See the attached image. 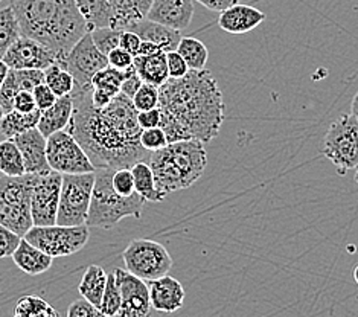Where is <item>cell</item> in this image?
I'll return each mask as SVG.
<instances>
[{
	"mask_svg": "<svg viewBox=\"0 0 358 317\" xmlns=\"http://www.w3.org/2000/svg\"><path fill=\"white\" fill-rule=\"evenodd\" d=\"M73 115L66 132L86 151L96 169L131 168L148 162L151 153L141 143L139 111L124 93L98 108L92 102V90H73Z\"/></svg>",
	"mask_w": 358,
	"mask_h": 317,
	"instance_id": "6da1fadb",
	"label": "cell"
},
{
	"mask_svg": "<svg viewBox=\"0 0 358 317\" xmlns=\"http://www.w3.org/2000/svg\"><path fill=\"white\" fill-rule=\"evenodd\" d=\"M160 128L168 143L215 139L224 122V98L209 71H189L183 78H169L159 89Z\"/></svg>",
	"mask_w": 358,
	"mask_h": 317,
	"instance_id": "7a4b0ae2",
	"label": "cell"
},
{
	"mask_svg": "<svg viewBox=\"0 0 358 317\" xmlns=\"http://www.w3.org/2000/svg\"><path fill=\"white\" fill-rule=\"evenodd\" d=\"M23 37L38 41L58 62L89 32L73 0H11Z\"/></svg>",
	"mask_w": 358,
	"mask_h": 317,
	"instance_id": "3957f363",
	"label": "cell"
},
{
	"mask_svg": "<svg viewBox=\"0 0 358 317\" xmlns=\"http://www.w3.org/2000/svg\"><path fill=\"white\" fill-rule=\"evenodd\" d=\"M148 165L159 192L166 197L197 182L206 169L208 153L204 143L197 139L173 142L151 153Z\"/></svg>",
	"mask_w": 358,
	"mask_h": 317,
	"instance_id": "277c9868",
	"label": "cell"
},
{
	"mask_svg": "<svg viewBox=\"0 0 358 317\" xmlns=\"http://www.w3.org/2000/svg\"><path fill=\"white\" fill-rule=\"evenodd\" d=\"M113 169H98L95 173V186H93L90 209L86 225L89 227L112 229L119 221L133 217H142L145 200L138 192L130 197L119 195L112 185Z\"/></svg>",
	"mask_w": 358,
	"mask_h": 317,
	"instance_id": "5b68a950",
	"label": "cell"
},
{
	"mask_svg": "<svg viewBox=\"0 0 358 317\" xmlns=\"http://www.w3.org/2000/svg\"><path fill=\"white\" fill-rule=\"evenodd\" d=\"M36 176L0 177V223L17 235L24 237L34 227L31 195Z\"/></svg>",
	"mask_w": 358,
	"mask_h": 317,
	"instance_id": "8992f818",
	"label": "cell"
},
{
	"mask_svg": "<svg viewBox=\"0 0 358 317\" xmlns=\"http://www.w3.org/2000/svg\"><path fill=\"white\" fill-rule=\"evenodd\" d=\"M322 153L340 174L358 165V122L351 113L340 115L332 122L322 143Z\"/></svg>",
	"mask_w": 358,
	"mask_h": 317,
	"instance_id": "52a82bcc",
	"label": "cell"
},
{
	"mask_svg": "<svg viewBox=\"0 0 358 317\" xmlns=\"http://www.w3.org/2000/svg\"><path fill=\"white\" fill-rule=\"evenodd\" d=\"M125 270L145 282L166 276L173 269V258L166 248L147 238L133 239L122 253Z\"/></svg>",
	"mask_w": 358,
	"mask_h": 317,
	"instance_id": "ba28073f",
	"label": "cell"
},
{
	"mask_svg": "<svg viewBox=\"0 0 358 317\" xmlns=\"http://www.w3.org/2000/svg\"><path fill=\"white\" fill-rule=\"evenodd\" d=\"M93 186H95V173L63 174L57 225L59 226L86 225L89 209H90Z\"/></svg>",
	"mask_w": 358,
	"mask_h": 317,
	"instance_id": "9c48e42d",
	"label": "cell"
},
{
	"mask_svg": "<svg viewBox=\"0 0 358 317\" xmlns=\"http://www.w3.org/2000/svg\"><path fill=\"white\" fill-rule=\"evenodd\" d=\"M89 226H34L23 238L50 258L78 253L89 241Z\"/></svg>",
	"mask_w": 358,
	"mask_h": 317,
	"instance_id": "30bf717a",
	"label": "cell"
},
{
	"mask_svg": "<svg viewBox=\"0 0 358 317\" xmlns=\"http://www.w3.org/2000/svg\"><path fill=\"white\" fill-rule=\"evenodd\" d=\"M62 64L75 80L73 90H92V80L99 71L108 66V58L95 46L92 40V34L87 32L71 52L59 59Z\"/></svg>",
	"mask_w": 358,
	"mask_h": 317,
	"instance_id": "8fae6325",
	"label": "cell"
},
{
	"mask_svg": "<svg viewBox=\"0 0 358 317\" xmlns=\"http://www.w3.org/2000/svg\"><path fill=\"white\" fill-rule=\"evenodd\" d=\"M46 150L50 169L59 174H89L98 171L78 141L66 130L49 136Z\"/></svg>",
	"mask_w": 358,
	"mask_h": 317,
	"instance_id": "7c38bea8",
	"label": "cell"
},
{
	"mask_svg": "<svg viewBox=\"0 0 358 317\" xmlns=\"http://www.w3.org/2000/svg\"><path fill=\"white\" fill-rule=\"evenodd\" d=\"M62 183L63 174L57 171L36 176L31 195V216L34 226L57 225Z\"/></svg>",
	"mask_w": 358,
	"mask_h": 317,
	"instance_id": "4fadbf2b",
	"label": "cell"
},
{
	"mask_svg": "<svg viewBox=\"0 0 358 317\" xmlns=\"http://www.w3.org/2000/svg\"><path fill=\"white\" fill-rule=\"evenodd\" d=\"M113 275L122 295L119 317H151L152 305L147 282L131 275L125 269H116Z\"/></svg>",
	"mask_w": 358,
	"mask_h": 317,
	"instance_id": "5bb4252c",
	"label": "cell"
},
{
	"mask_svg": "<svg viewBox=\"0 0 358 317\" xmlns=\"http://www.w3.org/2000/svg\"><path fill=\"white\" fill-rule=\"evenodd\" d=\"M3 62L14 71H46L48 67L58 63V58L52 50L40 45L38 41L22 36L8 50Z\"/></svg>",
	"mask_w": 358,
	"mask_h": 317,
	"instance_id": "9a60e30c",
	"label": "cell"
},
{
	"mask_svg": "<svg viewBox=\"0 0 358 317\" xmlns=\"http://www.w3.org/2000/svg\"><path fill=\"white\" fill-rule=\"evenodd\" d=\"M17 147H19L22 157L24 162V169L27 174H48L50 173V167L48 162V150L45 138L38 128H32V130L15 136L13 139Z\"/></svg>",
	"mask_w": 358,
	"mask_h": 317,
	"instance_id": "2e32d148",
	"label": "cell"
},
{
	"mask_svg": "<svg viewBox=\"0 0 358 317\" xmlns=\"http://www.w3.org/2000/svg\"><path fill=\"white\" fill-rule=\"evenodd\" d=\"M194 17V0H155L147 19L176 31L189 27Z\"/></svg>",
	"mask_w": 358,
	"mask_h": 317,
	"instance_id": "e0dca14e",
	"label": "cell"
},
{
	"mask_svg": "<svg viewBox=\"0 0 358 317\" xmlns=\"http://www.w3.org/2000/svg\"><path fill=\"white\" fill-rule=\"evenodd\" d=\"M148 288L152 310L160 313H174L183 307L186 293L180 281L176 278L166 275L156 281H150Z\"/></svg>",
	"mask_w": 358,
	"mask_h": 317,
	"instance_id": "ac0fdd59",
	"label": "cell"
},
{
	"mask_svg": "<svg viewBox=\"0 0 358 317\" xmlns=\"http://www.w3.org/2000/svg\"><path fill=\"white\" fill-rule=\"evenodd\" d=\"M264 20H266V14L259 11L258 8L236 3L220 13L218 27L227 34L240 36V34H247L258 28Z\"/></svg>",
	"mask_w": 358,
	"mask_h": 317,
	"instance_id": "d6986e66",
	"label": "cell"
},
{
	"mask_svg": "<svg viewBox=\"0 0 358 317\" xmlns=\"http://www.w3.org/2000/svg\"><path fill=\"white\" fill-rule=\"evenodd\" d=\"M152 2L155 0H108L112 8V28L127 31L145 20Z\"/></svg>",
	"mask_w": 358,
	"mask_h": 317,
	"instance_id": "ffe728a7",
	"label": "cell"
},
{
	"mask_svg": "<svg viewBox=\"0 0 358 317\" xmlns=\"http://www.w3.org/2000/svg\"><path fill=\"white\" fill-rule=\"evenodd\" d=\"M127 31L138 34L142 41L155 43V45H157L165 54L177 50L178 43H180L183 37L180 31L164 27V24H159L148 19L139 22L138 24H133V27Z\"/></svg>",
	"mask_w": 358,
	"mask_h": 317,
	"instance_id": "44dd1931",
	"label": "cell"
},
{
	"mask_svg": "<svg viewBox=\"0 0 358 317\" xmlns=\"http://www.w3.org/2000/svg\"><path fill=\"white\" fill-rule=\"evenodd\" d=\"M72 115H73L72 95L58 98L52 107H49L48 110L41 111L37 128L41 132V134H43L48 139L49 136L66 130V127L71 122Z\"/></svg>",
	"mask_w": 358,
	"mask_h": 317,
	"instance_id": "7402d4cb",
	"label": "cell"
},
{
	"mask_svg": "<svg viewBox=\"0 0 358 317\" xmlns=\"http://www.w3.org/2000/svg\"><path fill=\"white\" fill-rule=\"evenodd\" d=\"M11 258L17 267L31 276H37L48 272L54 260L45 252H41L36 246L28 243L24 238H22V243L17 247V251L13 253Z\"/></svg>",
	"mask_w": 358,
	"mask_h": 317,
	"instance_id": "603a6c76",
	"label": "cell"
},
{
	"mask_svg": "<svg viewBox=\"0 0 358 317\" xmlns=\"http://www.w3.org/2000/svg\"><path fill=\"white\" fill-rule=\"evenodd\" d=\"M133 66L136 72L141 76V80L147 84L162 87L169 80L166 54L159 52L150 57H134Z\"/></svg>",
	"mask_w": 358,
	"mask_h": 317,
	"instance_id": "cb8c5ba5",
	"label": "cell"
},
{
	"mask_svg": "<svg viewBox=\"0 0 358 317\" xmlns=\"http://www.w3.org/2000/svg\"><path fill=\"white\" fill-rule=\"evenodd\" d=\"M84 20L87 22L89 32L98 28H112V8L108 0H73Z\"/></svg>",
	"mask_w": 358,
	"mask_h": 317,
	"instance_id": "d4e9b609",
	"label": "cell"
},
{
	"mask_svg": "<svg viewBox=\"0 0 358 317\" xmlns=\"http://www.w3.org/2000/svg\"><path fill=\"white\" fill-rule=\"evenodd\" d=\"M107 278L108 275L104 272V269L99 267V265H89L86 272H84L78 287L83 299H86L92 305L99 308L102 296H104L106 291Z\"/></svg>",
	"mask_w": 358,
	"mask_h": 317,
	"instance_id": "484cf974",
	"label": "cell"
},
{
	"mask_svg": "<svg viewBox=\"0 0 358 317\" xmlns=\"http://www.w3.org/2000/svg\"><path fill=\"white\" fill-rule=\"evenodd\" d=\"M40 116L41 110H36L32 113H20V111L13 110L0 119V133L6 139H14L15 136L27 133L32 130V128H37Z\"/></svg>",
	"mask_w": 358,
	"mask_h": 317,
	"instance_id": "4316f807",
	"label": "cell"
},
{
	"mask_svg": "<svg viewBox=\"0 0 358 317\" xmlns=\"http://www.w3.org/2000/svg\"><path fill=\"white\" fill-rule=\"evenodd\" d=\"M133 177H134V191L141 197H143L147 202L159 203L165 199L156 186V178L152 174V169L148 165V162H139L134 167H131Z\"/></svg>",
	"mask_w": 358,
	"mask_h": 317,
	"instance_id": "83f0119b",
	"label": "cell"
},
{
	"mask_svg": "<svg viewBox=\"0 0 358 317\" xmlns=\"http://www.w3.org/2000/svg\"><path fill=\"white\" fill-rule=\"evenodd\" d=\"M177 52L183 57L189 71H204L206 67L209 50L203 41L195 37H182L178 43Z\"/></svg>",
	"mask_w": 358,
	"mask_h": 317,
	"instance_id": "f1b7e54d",
	"label": "cell"
},
{
	"mask_svg": "<svg viewBox=\"0 0 358 317\" xmlns=\"http://www.w3.org/2000/svg\"><path fill=\"white\" fill-rule=\"evenodd\" d=\"M0 173L10 177H20L27 174L22 153L13 139L0 142Z\"/></svg>",
	"mask_w": 358,
	"mask_h": 317,
	"instance_id": "f546056e",
	"label": "cell"
},
{
	"mask_svg": "<svg viewBox=\"0 0 358 317\" xmlns=\"http://www.w3.org/2000/svg\"><path fill=\"white\" fill-rule=\"evenodd\" d=\"M22 37V31L11 6L0 10V59H3L8 50Z\"/></svg>",
	"mask_w": 358,
	"mask_h": 317,
	"instance_id": "4dcf8cb0",
	"label": "cell"
},
{
	"mask_svg": "<svg viewBox=\"0 0 358 317\" xmlns=\"http://www.w3.org/2000/svg\"><path fill=\"white\" fill-rule=\"evenodd\" d=\"M13 317H59V314L45 299L28 295L17 301Z\"/></svg>",
	"mask_w": 358,
	"mask_h": 317,
	"instance_id": "1f68e13d",
	"label": "cell"
},
{
	"mask_svg": "<svg viewBox=\"0 0 358 317\" xmlns=\"http://www.w3.org/2000/svg\"><path fill=\"white\" fill-rule=\"evenodd\" d=\"M45 83L49 85L57 98L69 97L75 89V80L73 76L67 72L62 64H52L45 71Z\"/></svg>",
	"mask_w": 358,
	"mask_h": 317,
	"instance_id": "d6a6232c",
	"label": "cell"
},
{
	"mask_svg": "<svg viewBox=\"0 0 358 317\" xmlns=\"http://www.w3.org/2000/svg\"><path fill=\"white\" fill-rule=\"evenodd\" d=\"M127 78V71L115 69L112 66H107L106 69L99 71L92 80V89L106 90L112 95H119L121 87Z\"/></svg>",
	"mask_w": 358,
	"mask_h": 317,
	"instance_id": "836d02e7",
	"label": "cell"
},
{
	"mask_svg": "<svg viewBox=\"0 0 358 317\" xmlns=\"http://www.w3.org/2000/svg\"><path fill=\"white\" fill-rule=\"evenodd\" d=\"M121 307H122L121 288H119L113 273H110L107 278L104 296H102V301H101V305L98 310L106 316L119 317V313H121Z\"/></svg>",
	"mask_w": 358,
	"mask_h": 317,
	"instance_id": "e575fe53",
	"label": "cell"
},
{
	"mask_svg": "<svg viewBox=\"0 0 358 317\" xmlns=\"http://www.w3.org/2000/svg\"><path fill=\"white\" fill-rule=\"evenodd\" d=\"M90 34H92L93 43H95V46L99 49V52L108 55L113 49L119 48L122 31L115 29V28H98V29H93Z\"/></svg>",
	"mask_w": 358,
	"mask_h": 317,
	"instance_id": "d590c367",
	"label": "cell"
},
{
	"mask_svg": "<svg viewBox=\"0 0 358 317\" xmlns=\"http://www.w3.org/2000/svg\"><path fill=\"white\" fill-rule=\"evenodd\" d=\"M159 89L157 85L143 83L138 93L133 97V106L138 111H147L159 107Z\"/></svg>",
	"mask_w": 358,
	"mask_h": 317,
	"instance_id": "8d00e7d4",
	"label": "cell"
},
{
	"mask_svg": "<svg viewBox=\"0 0 358 317\" xmlns=\"http://www.w3.org/2000/svg\"><path fill=\"white\" fill-rule=\"evenodd\" d=\"M20 92L22 90L19 87V83H17L15 72L11 69L10 73H8V76H6L2 89H0V104H2V107H3L5 115L14 110V99L17 97V93H20Z\"/></svg>",
	"mask_w": 358,
	"mask_h": 317,
	"instance_id": "74e56055",
	"label": "cell"
},
{
	"mask_svg": "<svg viewBox=\"0 0 358 317\" xmlns=\"http://www.w3.org/2000/svg\"><path fill=\"white\" fill-rule=\"evenodd\" d=\"M113 190L122 197H130L134 191V177L131 168H121L116 169L112 177Z\"/></svg>",
	"mask_w": 358,
	"mask_h": 317,
	"instance_id": "f35d334b",
	"label": "cell"
},
{
	"mask_svg": "<svg viewBox=\"0 0 358 317\" xmlns=\"http://www.w3.org/2000/svg\"><path fill=\"white\" fill-rule=\"evenodd\" d=\"M20 235L13 232L0 223V258H11L13 253L17 251V247L22 243Z\"/></svg>",
	"mask_w": 358,
	"mask_h": 317,
	"instance_id": "ab89813d",
	"label": "cell"
},
{
	"mask_svg": "<svg viewBox=\"0 0 358 317\" xmlns=\"http://www.w3.org/2000/svg\"><path fill=\"white\" fill-rule=\"evenodd\" d=\"M141 143L147 151L155 153L157 150L166 147L168 139H166L165 132L159 127V128H150V130H143L141 134Z\"/></svg>",
	"mask_w": 358,
	"mask_h": 317,
	"instance_id": "60d3db41",
	"label": "cell"
},
{
	"mask_svg": "<svg viewBox=\"0 0 358 317\" xmlns=\"http://www.w3.org/2000/svg\"><path fill=\"white\" fill-rule=\"evenodd\" d=\"M14 71V69H13ZM17 83H19V87L23 92H34V89L45 83V71H14Z\"/></svg>",
	"mask_w": 358,
	"mask_h": 317,
	"instance_id": "b9f144b4",
	"label": "cell"
},
{
	"mask_svg": "<svg viewBox=\"0 0 358 317\" xmlns=\"http://www.w3.org/2000/svg\"><path fill=\"white\" fill-rule=\"evenodd\" d=\"M32 95H34V99H36L37 108L41 111H45L49 107H52L58 99L55 93L49 89V85L46 83H41L40 85H37V87L34 89Z\"/></svg>",
	"mask_w": 358,
	"mask_h": 317,
	"instance_id": "7bdbcfd3",
	"label": "cell"
},
{
	"mask_svg": "<svg viewBox=\"0 0 358 317\" xmlns=\"http://www.w3.org/2000/svg\"><path fill=\"white\" fill-rule=\"evenodd\" d=\"M166 63H168L169 78H183V76L189 72V67H187L183 57L178 54L177 50H173V52L166 54Z\"/></svg>",
	"mask_w": 358,
	"mask_h": 317,
	"instance_id": "ee69618b",
	"label": "cell"
},
{
	"mask_svg": "<svg viewBox=\"0 0 358 317\" xmlns=\"http://www.w3.org/2000/svg\"><path fill=\"white\" fill-rule=\"evenodd\" d=\"M107 58H108V66H112L119 71H127L129 67L133 66V62H134V57L130 52H127V50L122 48L113 49L112 52L107 55Z\"/></svg>",
	"mask_w": 358,
	"mask_h": 317,
	"instance_id": "f6af8a7d",
	"label": "cell"
},
{
	"mask_svg": "<svg viewBox=\"0 0 358 317\" xmlns=\"http://www.w3.org/2000/svg\"><path fill=\"white\" fill-rule=\"evenodd\" d=\"M99 313L95 305H92L86 299H78L73 301L67 310V317H95Z\"/></svg>",
	"mask_w": 358,
	"mask_h": 317,
	"instance_id": "bcb514c9",
	"label": "cell"
},
{
	"mask_svg": "<svg viewBox=\"0 0 358 317\" xmlns=\"http://www.w3.org/2000/svg\"><path fill=\"white\" fill-rule=\"evenodd\" d=\"M142 84H143V81L141 80V76L138 75V72H136L134 66H131V67H129V69H127V78H125L122 87H121V93H124L125 97H129L130 99H133V97L136 95V93H138V90L141 89Z\"/></svg>",
	"mask_w": 358,
	"mask_h": 317,
	"instance_id": "7dc6e473",
	"label": "cell"
},
{
	"mask_svg": "<svg viewBox=\"0 0 358 317\" xmlns=\"http://www.w3.org/2000/svg\"><path fill=\"white\" fill-rule=\"evenodd\" d=\"M14 110L20 111V113H32V111L38 110L36 99H34L32 92H20L17 93V97L14 99Z\"/></svg>",
	"mask_w": 358,
	"mask_h": 317,
	"instance_id": "c3c4849f",
	"label": "cell"
},
{
	"mask_svg": "<svg viewBox=\"0 0 358 317\" xmlns=\"http://www.w3.org/2000/svg\"><path fill=\"white\" fill-rule=\"evenodd\" d=\"M139 125L142 130H150V128H159L162 125V115L159 108H152L147 111H139L138 115Z\"/></svg>",
	"mask_w": 358,
	"mask_h": 317,
	"instance_id": "681fc988",
	"label": "cell"
},
{
	"mask_svg": "<svg viewBox=\"0 0 358 317\" xmlns=\"http://www.w3.org/2000/svg\"><path fill=\"white\" fill-rule=\"evenodd\" d=\"M141 43H142V40L138 34H134L131 31H122L121 41H119V48L125 49L127 52H130L133 57H136L139 52Z\"/></svg>",
	"mask_w": 358,
	"mask_h": 317,
	"instance_id": "f907efd6",
	"label": "cell"
},
{
	"mask_svg": "<svg viewBox=\"0 0 358 317\" xmlns=\"http://www.w3.org/2000/svg\"><path fill=\"white\" fill-rule=\"evenodd\" d=\"M195 2L208 8L210 11L215 13H223L227 8L240 3V0H195Z\"/></svg>",
	"mask_w": 358,
	"mask_h": 317,
	"instance_id": "816d5d0a",
	"label": "cell"
},
{
	"mask_svg": "<svg viewBox=\"0 0 358 317\" xmlns=\"http://www.w3.org/2000/svg\"><path fill=\"white\" fill-rule=\"evenodd\" d=\"M159 52H164V50H162L157 45H155V43L142 41L138 55H141V57H150V55H155V54H159ZM138 55H136V57H138Z\"/></svg>",
	"mask_w": 358,
	"mask_h": 317,
	"instance_id": "f5cc1de1",
	"label": "cell"
},
{
	"mask_svg": "<svg viewBox=\"0 0 358 317\" xmlns=\"http://www.w3.org/2000/svg\"><path fill=\"white\" fill-rule=\"evenodd\" d=\"M10 66H8L3 59H0V89H2V85H3V83H5V80H6V76H8V73H10Z\"/></svg>",
	"mask_w": 358,
	"mask_h": 317,
	"instance_id": "db71d44e",
	"label": "cell"
},
{
	"mask_svg": "<svg viewBox=\"0 0 358 317\" xmlns=\"http://www.w3.org/2000/svg\"><path fill=\"white\" fill-rule=\"evenodd\" d=\"M351 115L357 119V122H358V92L355 93V97L351 102Z\"/></svg>",
	"mask_w": 358,
	"mask_h": 317,
	"instance_id": "11a10c76",
	"label": "cell"
},
{
	"mask_svg": "<svg viewBox=\"0 0 358 317\" xmlns=\"http://www.w3.org/2000/svg\"><path fill=\"white\" fill-rule=\"evenodd\" d=\"M354 281L357 282V286H358V265H355V269H354Z\"/></svg>",
	"mask_w": 358,
	"mask_h": 317,
	"instance_id": "9f6ffc18",
	"label": "cell"
},
{
	"mask_svg": "<svg viewBox=\"0 0 358 317\" xmlns=\"http://www.w3.org/2000/svg\"><path fill=\"white\" fill-rule=\"evenodd\" d=\"M5 116V111H3V107H2V104H0V119H2Z\"/></svg>",
	"mask_w": 358,
	"mask_h": 317,
	"instance_id": "6f0895ef",
	"label": "cell"
},
{
	"mask_svg": "<svg viewBox=\"0 0 358 317\" xmlns=\"http://www.w3.org/2000/svg\"><path fill=\"white\" fill-rule=\"evenodd\" d=\"M355 182H357V185H358V165H357V168H355Z\"/></svg>",
	"mask_w": 358,
	"mask_h": 317,
	"instance_id": "680465c9",
	"label": "cell"
},
{
	"mask_svg": "<svg viewBox=\"0 0 358 317\" xmlns=\"http://www.w3.org/2000/svg\"><path fill=\"white\" fill-rule=\"evenodd\" d=\"M95 317H110V316H106V314H102V313L99 311V313H98Z\"/></svg>",
	"mask_w": 358,
	"mask_h": 317,
	"instance_id": "91938a15",
	"label": "cell"
}]
</instances>
